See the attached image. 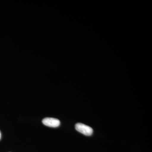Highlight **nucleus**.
<instances>
[{
    "label": "nucleus",
    "mask_w": 152,
    "mask_h": 152,
    "mask_svg": "<svg viewBox=\"0 0 152 152\" xmlns=\"http://www.w3.org/2000/svg\"><path fill=\"white\" fill-rule=\"evenodd\" d=\"M76 130L85 135H91L93 133L92 128L82 123H77L75 125Z\"/></svg>",
    "instance_id": "obj_1"
},
{
    "label": "nucleus",
    "mask_w": 152,
    "mask_h": 152,
    "mask_svg": "<svg viewBox=\"0 0 152 152\" xmlns=\"http://www.w3.org/2000/svg\"><path fill=\"white\" fill-rule=\"evenodd\" d=\"M42 123L45 126L53 128L59 126L61 124L59 120L52 118H45L42 120Z\"/></svg>",
    "instance_id": "obj_2"
},
{
    "label": "nucleus",
    "mask_w": 152,
    "mask_h": 152,
    "mask_svg": "<svg viewBox=\"0 0 152 152\" xmlns=\"http://www.w3.org/2000/svg\"><path fill=\"white\" fill-rule=\"evenodd\" d=\"M1 132H0V140H1Z\"/></svg>",
    "instance_id": "obj_3"
}]
</instances>
